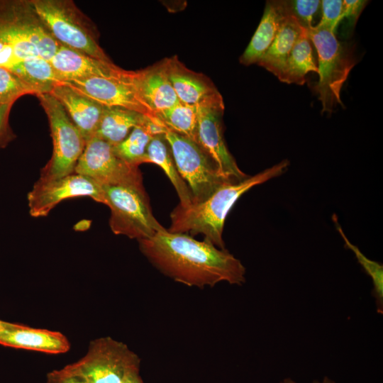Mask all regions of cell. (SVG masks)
Listing matches in <instances>:
<instances>
[{
  "label": "cell",
  "instance_id": "32",
  "mask_svg": "<svg viewBox=\"0 0 383 383\" xmlns=\"http://www.w3.org/2000/svg\"><path fill=\"white\" fill-rule=\"evenodd\" d=\"M365 0H344L343 1V11L341 19L346 18L349 27H355L362 11L368 4Z\"/></svg>",
  "mask_w": 383,
  "mask_h": 383
},
{
  "label": "cell",
  "instance_id": "31",
  "mask_svg": "<svg viewBox=\"0 0 383 383\" xmlns=\"http://www.w3.org/2000/svg\"><path fill=\"white\" fill-rule=\"evenodd\" d=\"M13 102L0 104V149L5 148L16 138L9 125V114Z\"/></svg>",
  "mask_w": 383,
  "mask_h": 383
},
{
  "label": "cell",
  "instance_id": "2",
  "mask_svg": "<svg viewBox=\"0 0 383 383\" xmlns=\"http://www.w3.org/2000/svg\"><path fill=\"white\" fill-rule=\"evenodd\" d=\"M289 162L284 160L253 176L218 188L204 201L184 207L177 205L170 213L171 233L201 234L204 239L218 248L226 249L223 240L225 221L240 197L255 186L283 174Z\"/></svg>",
  "mask_w": 383,
  "mask_h": 383
},
{
  "label": "cell",
  "instance_id": "23",
  "mask_svg": "<svg viewBox=\"0 0 383 383\" xmlns=\"http://www.w3.org/2000/svg\"><path fill=\"white\" fill-rule=\"evenodd\" d=\"M148 163H153L164 171L179 199V205L186 207L192 204L190 190L180 176L170 149L164 134L155 135L147 149Z\"/></svg>",
  "mask_w": 383,
  "mask_h": 383
},
{
  "label": "cell",
  "instance_id": "12",
  "mask_svg": "<svg viewBox=\"0 0 383 383\" xmlns=\"http://www.w3.org/2000/svg\"><path fill=\"white\" fill-rule=\"evenodd\" d=\"M136 71L122 77L72 79L65 83L106 107H120L154 118L152 109L141 97L135 83Z\"/></svg>",
  "mask_w": 383,
  "mask_h": 383
},
{
  "label": "cell",
  "instance_id": "19",
  "mask_svg": "<svg viewBox=\"0 0 383 383\" xmlns=\"http://www.w3.org/2000/svg\"><path fill=\"white\" fill-rule=\"evenodd\" d=\"M285 11L281 1H268L257 30L240 57L244 65L257 63L268 50L279 28Z\"/></svg>",
  "mask_w": 383,
  "mask_h": 383
},
{
  "label": "cell",
  "instance_id": "15",
  "mask_svg": "<svg viewBox=\"0 0 383 383\" xmlns=\"http://www.w3.org/2000/svg\"><path fill=\"white\" fill-rule=\"evenodd\" d=\"M165 61L168 78L179 101L199 105L221 96L207 77L187 68L177 56Z\"/></svg>",
  "mask_w": 383,
  "mask_h": 383
},
{
  "label": "cell",
  "instance_id": "10",
  "mask_svg": "<svg viewBox=\"0 0 383 383\" xmlns=\"http://www.w3.org/2000/svg\"><path fill=\"white\" fill-rule=\"evenodd\" d=\"M74 172L101 186L143 184L139 167L122 160L115 153L113 145L95 135L86 142Z\"/></svg>",
  "mask_w": 383,
  "mask_h": 383
},
{
  "label": "cell",
  "instance_id": "21",
  "mask_svg": "<svg viewBox=\"0 0 383 383\" xmlns=\"http://www.w3.org/2000/svg\"><path fill=\"white\" fill-rule=\"evenodd\" d=\"M149 118L151 117L132 110L105 106L94 135L116 146L135 127L145 124Z\"/></svg>",
  "mask_w": 383,
  "mask_h": 383
},
{
  "label": "cell",
  "instance_id": "33",
  "mask_svg": "<svg viewBox=\"0 0 383 383\" xmlns=\"http://www.w3.org/2000/svg\"><path fill=\"white\" fill-rule=\"evenodd\" d=\"M47 383H89L83 379L68 376L60 370H55L47 374Z\"/></svg>",
  "mask_w": 383,
  "mask_h": 383
},
{
  "label": "cell",
  "instance_id": "6",
  "mask_svg": "<svg viewBox=\"0 0 383 383\" xmlns=\"http://www.w3.org/2000/svg\"><path fill=\"white\" fill-rule=\"evenodd\" d=\"M101 187L104 204L111 211L109 226L114 234L138 241L165 229L153 216L143 184Z\"/></svg>",
  "mask_w": 383,
  "mask_h": 383
},
{
  "label": "cell",
  "instance_id": "8",
  "mask_svg": "<svg viewBox=\"0 0 383 383\" xmlns=\"http://www.w3.org/2000/svg\"><path fill=\"white\" fill-rule=\"evenodd\" d=\"M164 135L177 170L190 190L192 204L204 201L225 184L236 182L220 173L213 160L196 141L167 128Z\"/></svg>",
  "mask_w": 383,
  "mask_h": 383
},
{
  "label": "cell",
  "instance_id": "18",
  "mask_svg": "<svg viewBox=\"0 0 383 383\" xmlns=\"http://www.w3.org/2000/svg\"><path fill=\"white\" fill-rule=\"evenodd\" d=\"M135 83L141 97L155 115L179 102L167 76L165 59L136 71Z\"/></svg>",
  "mask_w": 383,
  "mask_h": 383
},
{
  "label": "cell",
  "instance_id": "16",
  "mask_svg": "<svg viewBox=\"0 0 383 383\" xmlns=\"http://www.w3.org/2000/svg\"><path fill=\"white\" fill-rule=\"evenodd\" d=\"M50 94L62 104L86 142L94 135L105 106L65 83L55 85Z\"/></svg>",
  "mask_w": 383,
  "mask_h": 383
},
{
  "label": "cell",
  "instance_id": "5",
  "mask_svg": "<svg viewBox=\"0 0 383 383\" xmlns=\"http://www.w3.org/2000/svg\"><path fill=\"white\" fill-rule=\"evenodd\" d=\"M37 14L62 45L111 62L99 43L93 21L72 0H31Z\"/></svg>",
  "mask_w": 383,
  "mask_h": 383
},
{
  "label": "cell",
  "instance_id": "29",
  "mask_svg": "<svg viewBox=\"0 0 383 383\" xmlns=\"http://www.w3.org/2000/svg\"><path fill=\"white\" fill-rule=\"evenodd\" d=\"M284 10L306 29L311 28L313 21L321 9L319 0L281 1Z\"/></svg>",
  "mask_w": 383,
  "mask_h": 383
},
{
  "label": "cell",
  "instance_id": "30",
  "mask_svg": "<svg viewBox=\"0 0 383 383\" xmlns=\"http://www.w3.org/2000/svg\"><path fill=\"white\" fill-rule=\"evenodd\" d=\"M321 18L317 26L325 27L335 33L336 28L342 21V0L321 1Z\"/></svg>",
  "mask_w": 383,
  "mask_h": 383
},
{
  "label": "cell",
  "instance_id": "17",
  "mask_svg": "<svg viewBox=\"0 0 383 383\" xmlns=\"http://www.w3.org/2000/svg\"><path fill=\"white\" fill-rule=\"evenodd\" d=\"M0 345L50 354L65 353L70 344L62 333L13 323L0 333Z\"/></svg>",
  "mask_w": 383,
  "mask_h": 383
},
{
  "label": "cell",
  "instance_id": "35",
  "mask_svg": "<svg viewBox=\"0 0 383 383\" xmlns=\"http://www.w3.org/2000/svg\"><path fill=\"white\" fill-rule=\"evenodd\" d=\"M279 383H297V382H296L294 380L290 378H286L282 380ZM313 383H335V382L331 379L330 378L325 377L322 381L321 382L314 381Z\"/></svg>",
  "mask_w": 383,
  "mask_h": 383
},
{
  "label": "cell",
  "instance_id": "4",
  "mask_svg": "<svg viewBox=\"0 0 383 383\" xmlns=\"http://www.w3.org/2000/svg\"><path fill=\"white\" fill-rule=\"evenodd\" d=\"M307 31L318 55V80L314 89L322 113L330 114L338 105L343 106L341 89L357 59L352 47L338 40L330 29L316 25Z\"/></svg>",
  "mask_w": 383,
  "mask_h": 383
},
{
  "label": "cell",
  "instance_id": "3",
  "mask_svg": "<svg viewBox=\"0 0 383 383\" xmlns=\"http://www.w3.org/2000/svg\"><path fill=\"white\" fill-rule=\"evenodd\" d=\"M0 39L13 48L18 62L36 57L50 60L60 46L31 0H0Z\"/></svg>",
  "mask_w": 383,
  "mask_h": 383
},
{
  "label": "cell",
  "instance_id": "14",
  "mask_svg": "<svg viewBox=\"0 0 383 383\" xmlns=\"http://www.w3.org/2000/svg\"><path fill=\"white\" fill-rule=\"evenodd\" d=\"M63 82L92 77H117L126 75L123 70L111 62L91 57L60 45L49 60Z\"/></svg>",
  "mask_w": 383,
  "mask_h": 383
},
{
  "label": "cell",
  "instance_id": "20",
  "mask_svg": "<svg viewBox=\"0 0 383 383\" xmlns=\"http://www.w3.org/2000/svg\"><path fill=\"white\" fill-rule=\"evenodd\" d=\"M304 28L285 12L275 38L257 64L277 77Z\"/></svg>",
  "mask_w": 383,
  "mask_h": 383
},
{
  "label": "cell",
  "instance_id": "11",
  "mask_svg": "<svg viewBox=\"0 0 383 383\" xmlns=\"http://www.w3.org/2000/svg\"><path fill=\"white\" fill-rule=\"evenodd\" d=\"M222 96L198 105L196 142L213 160L226 178L239 182L248 177L238 166L229 152L223 137Z\"/></svg>",
  "mask_w": 383,
  "mask_h": 383
},
{
  "label": "cell",
  "instance_id": "28",
  "mask_svg": "<svg viewBox=\"0 0 383 383\" xmlns=\"http://www.w3.org/2000/svg\"><path fill=\"white\" fill-rule=\"evenodd\" d=\"M26 94H34L33 91L16 74L0 67V104L15 102Z\"/></svg>",
  "mask_w": 383,
  "mask_h": 383
},
{
  "label": "cell",
  "instance_id": "34",
  "mask_svg": "<svg viewBox=\"0 0 383 383\" xmlns=\"http://www.w3.org/2000/svg\"><path fill=\"white\" fill-rule=\"evenodd\" d=\"M122 383H143L140 375V365H135L127 371Z\"/></svg>",
  "mask_w": 383,
  "mask_h": 383
},
{
  "label": "cell",
  "instance_id": "24",
  "mask_svg": "<svg viewBox=\"0 0 383 383\" xmlns=\"http://www.w3.org/2000/svg\"><path fill=\"white\" fill-rule=\"evenodd\" d=\"M34 92L35 95L50 94L63 79L50 62L41 57L22 60L10 69Z\"/></svg>",
  "mask_w": 383,
  "mask_h": 383
},
{
  "label": "cell",
  "instance_id": "1",
  "mask_svg": "<svg viewBox=\"0 0 383 383\" xmlns=\"http://www.w3.org/2000/svg\"><path fill=\"white\" fill-rule=\"evenodd\" d=\"M138 243L140 252L157 270L186 286L203 289L222 282L235 285L245 282V268L240 260L226 249L187 233L165 228Z\"/></svg>",
  "mask_w": 383,
  "mask_h": 383
},
{
  "label": "cell",
  "instance_id": "22",
  "mask_svg": "<svg viewBox=\"0 0 383 383\" xmlns=\"http://www.w3.org/2000/svg\"><path fill=\"white\" fill-rule=\"evenodd\" d=\"M309 72L317 73L318 67L307 29L304 28L277 77L284 83L302 85Z\"/></svg>",
  "mask_w": 383,
  "mask_h": 383
},
{
  "label": "cell",
  "instance_id": "36",
  "mask_svg": "<svg viewBox=\"0 0 383 383\" xmlns=\"http://www.w3.org/2000/svg\"><path fill=\"white\" fill-rule=\"evenodd\" d=\"M12 323L6 322L0 320V333L9 328L12 326Z\"/></svg>",
  "mask_w": 383,
  "mask_h": 383
},
{
  "label": "cell",
  "instance_id": "27",
  "mask_svg": "<svg viewBox=\"0 0 383 383\" xmlns=\"http://www.w3.org/2000/svg\"><path fill=\"white\" fill-rule=\"evenodd\" d=\"M333 220L335 227L345 241V245L353 251L358 262L364 268L365 271L371 277L373 283V295L375 298L377 310L379 313H382L383 311V266L377 262L373 261L367 258L360 249L352 244L348 238L345 236L340 225L338 222L337 217L334 214Z\"/></svg>",
  "mask_w": 383,
  "mask_h": 383
},
{
  "label": "cell",
  "instance_id": "26",
  "mask_svg": "<svg viewBox=\"0 0 383 383\" xmlns=\"http://www.w3.org/2000/svg\"><path fill=\"white\" fill-rule=\"evenodd\" d=\"M148 121L145 124L135 127L122 142L113 146L116 155L131 165L139 167L143 163H148L147 149L154 137L147 127Z\"/></svg>",
  "mask_w": 383,
  "mask_h": 383
},
{
  "label": "cell",
  "instance_id": "9",
  "mask_svg": "<svg viewBox=\"0 0 383 383\" xmlns=\"http://www.w3.org/2000/svg\"><path fill=\"white\" fill-rule=\"evenodd\" d=\"M44 109L52 140V154L41 169L40 179L65 177L74 172L86 140L62 104L50 94L36 95Z\"/></svg>",
  "mask_w": 383,
  "mask_h": 383
},
{
  "label": "cell",
  "instance_id": "7",
  "mask_svg": "<svg viewBox=\"0 0 383 383\" xmlns=\"http://www.w3.org/2000/svg\"><path fill=\"white\" fill-rule=\"evenodd\" d=\"M138 365L139 357L125 343L102 337L91 340L81 359L60 371L89 383H122L127 371Z\"/></svg>",
  "mask_w": 383,
  "mask_h": 383
},
{
  "label": "cell",
  "instance_id": "25",
  "mask_svg": "<svg viewBox=\"0 0 383 383\" xmlns=\"http://www.w3.org/2000/svg\"><path fill=\"white\" fill-rule=\"evenodd\" d=\"M155 116L167 129L196 141L198 105H189L180 101L157 113Z\"/></svg>",
  "mask_w": 383,
  "mask_h": 383
},
{
  "label": "cell",
  "instance_id": "13",
  "mask_svg": "<svg viewBox=\"0 0 383 383\" xmlns=\"http://www.w3.org/2000/svg\"><path fill=\"white\" fill-rule=\"evenodd\" d=\"M77 197L104 204L101 185L83 175L74 172L60 178H39L27 196L29 213L35 218L46 216L63 200Z\"/></svg>",
  "mask_w": 383,
  "mask_h": 383
}]
</instances>
